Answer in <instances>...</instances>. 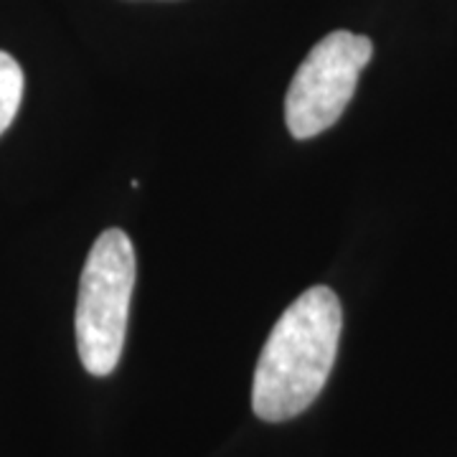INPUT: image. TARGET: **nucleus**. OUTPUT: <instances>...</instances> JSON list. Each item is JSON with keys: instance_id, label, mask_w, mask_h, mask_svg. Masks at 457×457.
<instances>
[{"instance_id": "3", "label": "nucleus", "mask_w": 457, "mask_h": 457, "mask_svg": "<svg viewBox=\"0 0 457 457\" xmlns=\"http://www.w3.org/2000/svg\"><path fill=\"white\" fill-rule=\"evenodd\" d=\"M371 56V38L351 31L328 33L312 46L297 66L285 99V120L293 137L311 140L341 120Z\"/></svg>"}, {"instance_id": "1", "label": "nucleus", "mask_w": 457, "mask_h": 457, "mask_svg": "<svg viewBox=\"0 0 457 457\" xmlns=\"http://www.w3.org/2000/svg\"><path fill=\"white\" fill-rule=\"evenodd\" d=\"M343 330L338 295L311 287L279 315L262 348L252 407L264 422H287L303 414L323 392L336 363Z\"/></svg>"}, {"instance_id": "4", "label": "nucleus", "mask_w": 457, "mask_h": 457, "mask_svg": "<svg viewBox=\"0 0 457 457\" xmlns=\"http://www.w3.org/2000/svg\"><path fill=\"white\" fill-rule=\"evenodd\" d=\"M23 99V69L16 59L0 51V135L16 120Z\"/></svg>"}, {"instance_id": "2", "label": "nucleus", "mask_w": 457, "mask_h": 457, "mask_svg": "<svg viewBox=\"0 0 457 457\" xmlns=\"http://www.w3.org/2000/svg\"><path fill=\"white\" fill-rule=\"evenodd\" d=\"M135 290V249L122 228L97 237L84 262L77 300V351L92 376H110L120 363Z\"/></svg>"}]
</instances>
